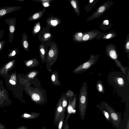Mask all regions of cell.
Instances as JSON below:
<instances>
[{"mask_svg":"<svg viewBox=\"0 0 129 129\" xmlns=\"http://www.w3.org/2000/svg\"><path fill=\"white\" fill-rule=\"evenodd\" d=\"M4 21L8 25L9 28L8 42L11 43L13 41L16 28V18H6Z\"/></svg>","mask_w":129,"mask_h":129,"instance_id":"obj_1","label":"cell"},{"mask_svg":"<svg viewBox=\"0 0 129 129\" xmlns=\"http://www.w3.org/2000/svg\"><path fill=\"white\" fill-rule=\"evenodd\" d=\"M62 94L60 97L55 109L53 122L54 125H56L58 123L59 117L63 111V108L62 105Z\"/></svg>","mask_w":129,"mask_h":129,"instance_id":"obj_2","label":"cell"},{"mask_svg":"<svg viewBox=\"0 0 129 129\" xmlns=\"http://www.w3.org/2000/svg\"><path fill=\"white\" fill-rule=\"evenodd\" d=\"M22 8L19 6H6L0 8V18L9 13L15 12Z\"/></svg>","mask_w":129,"mask_h":129,"instance_id":"obj_3","label":"cell"},{"mask_svg":"<svg viewBox=\"0 0 129 129\" xmlns=\"http://www.w3.org/2000/svg\"><path fill=\"white\" fill-rule=\"evenodd\" d=\"M76 99H74L72 101L69 100L67 108V115L65 119V121H68L71 115L72 114L76 113Z\"/></svg>","mask_w":129,"mask_h":129,"instance_id":"obj_4","label":"cell"},{"mask_svg":"<svg viewBox=\"0 0 129 129\" xmlns=\"http://www.w3.org/2000/svg\"><path fill=\"white\" fill-rule=\"evenodd\" d=\"M108 110L111 120L114 125L118 127L120 122V118L119 114L113 109L108 108Z\"/></svg>","mask_w":129,"mask_h":129,"instance_id":"obj_5","label":"cell"},{"mask_svg":"<svg viewBox=\"0 0 129 129\" xmlns=\"http://www.w3.org/2000/svg\"><path fill=\"white\" fill-rule=\"evenodd\" d=\"M59 73L55 71L53 72L51 77L52 83L55 86H59L61 85L60 81L58 80Z\"/></svg>","mask_w":129,"mask_h":129,"instance_id":"obj_6","label":"cell"},{"mask_svg":"<svg viewBox=\"0 0 129 129\" xmlns=\"http://www.w3.org/2000/svg\"><path fill=\"white\" fill-rule=\"evenodd\" d=\"M26 66L29 68H34L37 67L40 64L39 61L36 58H33L25 61Z\"/></svg>","mask_w":129,"mask_h":129,"instance_id":"obj_7","label":"cell"},{"mask_svg":"<svg viewBox=\"0 0 129 129\" xmlns=\"http://www.w3.org/2000/svg\"><path fill=\"white\" fill-rule=\"evenodd\" d=\"M15 61V59H14L8 63L1 69L0 73L6 74L8 71L13 67Z\"/></svg>","mask_w":129,"mask_h":129,"instance_id":"obj_8","label":"cell"},{"mask_svg":"<svg viewBox=\"0 0 129 129\" xmlns=\"http://www.w3.org/2000/svg\"><path fill=\"white\" fill-rule=\"evenodd\" d=\"M65 112L62 113L56 125L57 129H62L65 121Z\"/></svg>","mask_w":129,"mask_h":129,"instance_id":"obj_9","label":"cell"},{"mask_svg":"<svg viewBox=\"0 0 129 129\" xmlns=\"http://www.w3.org/2000/svg\"><path fill=\"white\" fill-rule=\"evenodd\" d=\"M40 115V114L39 113L33 112L29 114L24 113L23 114V117L28 119H33L37 118Z\"/></svg>","mask_w":129,"mask_h":129,"instance_id":"obj_10","label":"cell"},{"mask_svg":"<svg viewBox=\"0 0 129 129\" xmlns=\"http://www.w3.org/2000/svg\"><path fill=\"white\" fill-rule=\"evenodd\" d=\"M62 105L63 108V111L62 113L65 112L66 107L68 105V99L67 97L65 96V94H62Z\"/></svg>","mask_w":129,"mask_h":129,"instance_id":"obj_11","label":"cell"},{"mask_svg":"<svg viewBox=\"0 0 129 129\" xmlns=\"http://www.w3.org/2000/svg\"><path fill=\"white\" fill-rule=\"evenodd\" d=\"M38 71L36 70H33L30 71L27 74V77L30 80H33L39 74Z\"/></svg>","mask_w":129,"mask_h":129,"instance_id":"obj_12","label":"cell"},{"mask_svg":"<svg viewBox=\"0 0 129 129\" xmlns=\"http://www.w3.org/2000/svg\"><path fill=\"white\" fill-rule=\"evenodd\" d=\"M25 33H24L22 35V44L23 48L25 50H27L28 46V44L27 40Z\"/></svg>","mask_w":129,"mask_h":129,"instance_id":"obj_13","label":"cell"},{"mask_svg":"<svg viewBox=\"0 0 129 129\" xmlns=\"http://www.w3.org/2000/svg\"><path fill=\"white\" fill-rule=\"evenodd\" d=\"M18 49L17 48L12 49L10 50L8 55L9 58L15 56L18 53Z\"/></svg>","mask_w":129,"mask_h":129,"instance_id":"obj_14","label":"cell"},{"mask_svg":"<svg viewBox=\"0 0 129 129\" xmlns=\"http://www.w3.org/2000/svg\"><path fill=\"white\" fill-rule=\"evenodd\" d=\"M16 74H12L10 78L9 82L10 83L13 85H15L16 84Z\"/></svg>","mask_w":129,"mask_h":129,"instance_id":"obj_15","label":"cell"},{"mask_svg":"<svg viewBox=\"0 0 129 129\" xmlns=\"http://www.w3.org/2000/svg\"><path fill=\"white\" fill-rule=\"evenodd\" d=\"M109 54L111 57L113 59H115L117 57L116 53L114 50H111L109 52Z\"/></svg>","mask_w":129,"mask_h":129,"instance_id":"obj_16","label":"cell"},{"mask_svg":"<svg viewBox=\"0 0 129 129\" xmlns=\"http://www.w3.org/2000/svg\"><path fill=\"white\" fill-rule=\"evenodd\" d=\"M103 113L107 120L108 121H110V117L108 112L105 110H103Z\"/></svg>","mask_w":129,"mask_h":129,"instance_id":"obj_17","label":"cell"},{"mask_svg":"<svg viewBox=\"0 0 129 129\" xmlns=\"http://www.w3.org/2000/svg\"><path fill=\"white\" fill-rule=\"evenodd\" d=\"M5 43V41L3 40L0 41V52L3 50Z\"/></svg>","mask_w":129,"mask_h":129,"instance_id":"obj_18","label":"cell"},{"mask_svg":"<svg viewBox=\"0 0 129 129\" xmlns=\"http://www.w3.org/2000/svg\"><path fill=\"white\" fill-rule=\"evenodd\" d=\"M90 64L89 62L85 63L83 64V68L84 69H87L90 67Z\"/></svg>","mask_w":129,"mask_h":129,"instance_id":"obj_19","label":"cell"},{"mask_svg":"<svg viewBox=\"0 0 129 129\" xmlns=\"http://www.w3.org/2000/svg\"><path fill=\"white\" fill-rule=\"evenodd\" d=\"M63 128V129H70L68 121H65Z\"/></svg>","mask_w":129,"mask_h":129,"instance_id":"obj_20","label":"cell"},{"mask_svg":"<svg viewBox=\"0 0 129 129\" xmlns=\"http://www.w3.org/2000/svg\"><path fill=\"white\" fill-rule=\"evenodd\" d=\"M105 8L104 6L101 7L99 9L98 11L100 13L103 12L105 10Z\"/></svg>","mask_w":129,"mask_h":129,"instance_id":"obj_21","label":"cell"},{"mask_svg":"<svg viewBox=\"0 0 129 129\" xmlns=\"http://www.w3.org/2000/svg\"><path fill=\"white\" fill-rule=\"evenodd\" d=\"M118 81L119 84L120 85H122L123 83V81L122 78H119L118 79Z\"/></svg>","mask_w":129,"mask_h":129,"instance_id":"obj_22","label":"cell"},{"mask_svg":"<svg viewBox=\"0 0 129 129\" xmlns=\"http://www.w3.org/2000/svg\"><path fill=\"white\" fill-rule=\"evenodd\" d=\"M89 37V36L88 35L86 34L83 36V39L84 40L86 41L88 40Z\"/></svg>","mask_w":129,"mask_h":129,"instance_id":"obj_23","label":"cell"},{"mask_svg":"<svg viewBox=\"0 0 129 129\" xmlns=\"http://www.w3.org/2000/svg\"><path fill=\"white\" fill-rule=\"evenodd\" d=\"M4 33L5 31L4 30H0V41L1 39L3 38Z\"/></svg>","mask_w":129,"mask_h":129,"instance_id":"obj_24","label":"cell"},{"mask_svg":"<svg viewBox=\"0 0 129 129\" xmlns=\"http://www.w3.org/2000/svg\"><path fill=\"white\" fill-rule=\"evenodd\" d=\"M71 4L73 7L75 8L77 7L76 4V2L74 1H72L71 2Z\"/></svg>","mask_w":129,"mask_h":129,"instance_id":"obj_25","label":"cell"},{"mask_svg":"<svg viewBox=\"0 0 129 129\" xmlns=\"http://www.w3.org/2000/svg\"><path fill=\"white\" fill-rule=\"evenodd\" d=\"M51 23L52 25L55 26L57 24V21L56 20H52L51 21Z\"/></svg>","mask_w":129,"mask_h":129,"instance_id":"obj_26","label":"cell"},{"mask_svg":"<svg viewBox=\"0 0 129 129\" xmlns=\"http://www.w3.org/2000/svg\"><path fill=\"white\" fill-rule=\"evenodd\" d=\"M39 14L38 13H36L34 14L33 17V19H37L39 17Z\"/></svg>","mask_w":129,"mask_h":129,"instance_id":"obj_27","label":"cell"},{"mask_svg":"<svg viewBox=\"0 0 129 129\" xmlns=\"http://www.w3.org/2000/svg\"><path fill=\"white\" fill-rule=\"evenodd\" d=\"M98 89L99 91L101 92L103 90V87L102 85L100 84H99L98 85Z\"/></svg>","mask_w":129,"mask_h":129,"instance_id":"obj_28","label":"cell"},{"mask_svg":"<svg viewBox=\"0 0 129 129\" xmlns=\"http://www.w3.org/2000/svg\"><path fill=\"white\" fill-rule=\"evenodd\" d=\"M40 27L39 26H38L36 28V29H35V31L36 32H38L39 30H40Z\"/></svg>","mask_w":129,"mask_h":129,"instance_id":"obj_29","label":"cell"},{"mask_svg":"<svg viewBox=\"0 0 129 129\" xmlns=\"http://www.w3.org/2000/svg\"><path fill=\"white\" fill-rule=\"evenodd\" d=\"M50 36V34L48 33H46L44 35V37L45 38H47Z\"/></svg>","mask_w":129,"mask_h":129,"instance_id":"obj_30","label":"cell"},{"mask_svg":"<svg viewBox=\"0 0 129 129\" xmlns=\"http://www.w3.org/2000/svg\"><path fill=\"white\" fill-rule=\"evenodd\" d=\"M103 24H104L108 25L109 24V21L108 20H105L104 21Z\"/></svg>","mask_w":129,"mask_h":129,"instance_id":"obj_31","label":"cell"},{"mask_svg":"<svg viewBox=\"0 0 129 129\" xmlns=\"http://www.w3.org/2000/svg\"><path fill=\"white\" fill-rule=\"evenodd\" d=\"M112 34H109L106 37V38L107 39H109L112 36Z\"/></svg>","mask_w":129,"mask_h":129,"instance_id":"obj_32","label":"cell"},{"mask_svg":"<svg viewBox=\"0 0 129 129\" xmlns=\"http://www.w3.org/2000/svg\"><path fill=\"white\" fill-rule=\"evenodd\" d=\"M129 119H128L127 121V127L126 128V129H129Z\"/></svg>","mask_w":129,"mask_h":129,"instance_id":"obj_33","label":"cell"},{"mask_svg":"<svg viewBox=\"0 0 129 129\" xmlns=\"http://www.w3.org/2000/svg\"><path fill=\"white\" fill-rule=\"evenodd\" d=\"M126 48L128 49L129 48V42H128L127 43L126 45Z\"/></svg>","mask_w":129,"mask_h":129,"instance_id":"obj_34","label":"cell"},{"mask_svg":"<svg viewBox=\"0 0 129 129\" xmlns=\"http://www.w3.org/2000/svg\"><path fill=\"white\" fill-rule=\"evenodd\" d=\"M44 5L45 7H47L48 6L49 4L47 3H46L44 4Z\"/></svg>","mask_w":129,"mask_h":129,"instance_id":"obj_35","label":"cell"},{"mask_svg":"<svg viewBox=\"0 0 129 129\" xmlns=\"http://www.w3.org/2000/svg\"><path fill=\"white\" fill-rule=\"evenodd\" d=\"M78 35L80 36H82V33H80L78 34Z\"/></svg>","mask_w":129,"mask_h":129,"instance_id":"obj_36","label":"cell"},{"mask_svg":"<svg viewBox=\"0 0 129 129\" xmlns=\"http://www.w3.org/2000/svg\"><path fill=\"white\" fill-rule=\"evenodd\" d=\"M41 129H46V126H44L42 127Z\"/></svg>","mask_w":129,"mask_h":129,"instance_id":"obj_37","label":"cell"},{"mask_svg":"<svg viewBox=\"0 0 129 129\" xmlns=\"http://www.w3.org/2000/svg\"><path fill=\"white\" fill-rule=\"evenodd\" d=\"M15 1H18L19 2H21V1H24V0H14Z\"/></svg>","mask_w":129,"mask_h":129,"instance_id":"obj_38","label":"cell"},{"mask_svg":"<svg viewBox=\"0 0 129 129\" xmlns=\"http://www.w3.org/2000/svg\"><path fill=\"white\" fill-rule=\"evenodd\" d=\"M93 1V0H90V3H92Z\"/></svg>","mask_w":129,"mask_h":129,"instance_id":"obj_39","label":"cell"},{"mask_svg":"<svg viewBox=\"0 0 129 129\" xmlns=\"http://www.w3.org/2000/svg\"><path fill=\"white\" fill-rule=\"evenodd\" d=\"M0 95H1V92H0Z\"/></svg>","mask_w":129,"mask_h":129,"instance_id":"obj_40","label":"cell"}]
</instances>
